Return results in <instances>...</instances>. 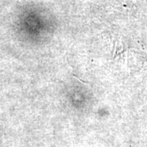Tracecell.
<instances>
[{
    "label": "cell",
    "instance_id": "1",
    "mask_svg": "<svg viewBox=\"0 0 147 147\" xmlns=\"http://www.w3.org/2000/svg\"><path fill=\"white\" fill-rule=\"evenodd\" d=\"M146 64H147V62H146Z\"/></svg>",
    "mask_w": 147,
    "mask_h": 147
}]
</instances>
